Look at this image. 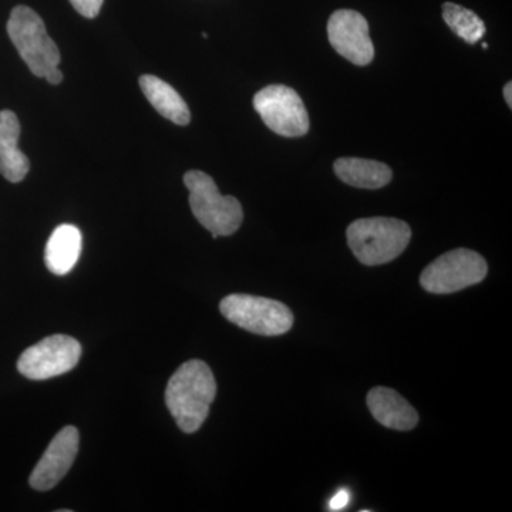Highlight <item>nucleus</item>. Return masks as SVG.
Listing matches in <instances>:
<instances>
[{"label":"nucleus","mask_w":512,"mask_h":512,"mask_svg":"<svg viewBox=\"0 0 512 512\" xmlns=\"http://www.w3.org/2000/svg\"><path fill=\"white\" fill-rule=\"evenodd\" d=\"M217 394V382L210 366L202 360H188L171 376L165 403L184 433L201 429Z\"/></svg>","instance_id":"nucleus-1"},{"label":"nucleus","mask_w":512,"mask_h":512,"mask_svg":"<svg viewBox=\"0 0 512 512\" xmlns=\"http://www.w3.org/2000/svg\"><path fill=\"white\" fill-rule=\"evenodd\" d=\"M349 248L363 265L392 262L403 254L412 239V229L396 218H362L346 231Z\"/></svg>","instance_id":"nucleus-2"},{"label":"nucleus","mask_w":512,"mask_h":512,"mask_svg":"<svg viewBox=\"0 0 512 512\" xmlns=\"http://www.w3.org/2000/svg\"><path fill=\"white\" fill-rule=\"evenodd\" d=\"M185 187L190 191L192 214L212 238L235 234L244 220L239 201L231 195H222L210 175L191 170L184 175Z\"/></svg>","instance_id":"nucleus-3"},{"label":"nucleus","mask_w":512,"mask_h":512,"mask_svg":"<svg viewBox=\"0 0 512 512\" xmlns=\"http://www.w3.org/2000/svg\"><path fill=\"white\" fill-rule=\"evenodd\" d=\"M8 35L30 72L45 79L50 70L59 67V47L47 35L45 22L28 6H16L8 20Z\"/></svg>","instance_id":"nucleus-4"},{"label":"nucleus","mask_w":512,"mask_h":512,"mask_svg":"<svg viewBox=\"0 0 512 512\" xmlns=\"http://www.w3.org/2000/svg\"><path fill=\"white\" fill-rule=\"evenodd\" d=\"M220 311L229 322L256 335L281 336L293 326L288 306L261 296L234 293L222 299Z\"/></svg>","instance_id":"nucleus-5"},{"label":"nucleus","mask_w":512,"mask_h":512,"mask_svg":"<svg viewBox=\"0 0 512 512\" xmlns=\"http://www.w3.org/2000/svg\"><path fill=\"white\" fill-rule=\"evenodd\" d=\"M487 262L471 249L460 248L439 256L420 276L424 291L446 295L480 284L487 276Z\"/></svg>","instance_id":"nucleus-6"},{"label":"nucleus","mask_w":512,"mask_h":512,"mask_svg":"<svg viewBox=\"0 0 512 512\" xmlns=\"http://www.w3.org/2000/svg\"><path fill=\"white\" fill-rule=\"evenodd\" d=\"M254 107L262 121L282 137H302L309 131V114L299 94L272 84L255 94Z\"/></svg>","instance_id":"nucleus-7"},{"label":"nucleus","mask_w":512,"mask_h":512,"mask_svg":"<svg viewBox=\"0 0 512 512\" xmlns=\"http://www.w3.org/2000/svg\"><path fill=\"white\" fill-rule=\"evenodd\" d=\"M82 345L72 336L53 335L30 346L20 355V375L30 380H47L64 375L76 367Z\"/></svg>","instance_id":"nucleus-8"},{"label":"nucleus","mask_w":512,"mask_h":512,"mask_svg":"<svg viewBox=\"0 0 512 512\" xmlns=\"http://www.w3.org/2000/svg\"><path fill=\"white\" fill-rule=\"evenodd\" d=\"M330 45L340 56L357 66H367L375 57L369 23L355 10H336L328 23Z\"/></svg>","instance_id":"nucleus-9"},{"label":"nucleus","mask_w":512,"mask_h":512,"mask_svg":"<svg viewBox=\"0 0 512 512\" xmlns=\"http://www.w3.org/2000/svg\"><path fill=\"white\" fill-rule=\"evenodd\" d=\"M79 440V431L73 426L64 427L56 434L30 474L29 484L33 490L49 491L60 483L76 460Z\"/></svg>","instance_id":"nucleus-10"},{"label":"nucleus","mask_w":512,"mask_h":512,"mask_svg":"<svg viewBox=\"0 0 512 512\" xmlns=\"http://www.w3.org/2000/svg\"><path fill=\"white\" fill-rule=\"evenodd\" d=\"M367 407L373 417L387 429L409 431L419 423L412 404L389 387H375L367 394Z\"/></svg>","instance_id":"nucleus-11"},{"label":"nucleus","mask_w":512,"mask_h":512,"mask_svg":"<svg viewBox=\"0 0 512 512\" xmlns=\"http://www.w3.org/2000/svg\"><path fill=\"white\" fill-rule=\"evenodd\" d=\"M20 123L13 111H0V174L20 183L29 173V158L19 150Z\"/></svg>","instance_id":"nucleus-12"},{"label":"nucleus","mask_w":512,"mask_h":512,"mask_svg":"<svg viewBox=\"0 0 512 512\" xmlns=\"http://www.w3.org/2000/svg\"><path fill=\"white\" fill-rule=\"evenodd\" d=\"M82 232L72 224L57 227L46 244L45 262L52 274L63 276L69 274L82 254Z\"/></svg>","instance_id":"nucleus-13"},{"label":"nucleus","mask_w":512,"mask_h":512,"mask_svg":"<svg viewBox=\"0 0 512 512\" xmlns=\"http://www.w3.org/2000/svg\"><path fill=\"white\" fill-rule=\"evenodd\" d=\"M140 87L151 106L165 119L173 121L178 126L190 124V109L183 97L170 84L153 74H144L140 77Z\"/></svg>","instance_id":"nucleus-14"},{"label":"nucleus","mask_w":512,"mask_h":512,"mask_svg":"<svg viewBox=\"0 0 512 512\" xmlns=\"http://www.w3.org/2000/svg\"><path fill=\"white\" fill-rule=\"evenodd\" d=\"M335 173L343 183L366 190H379L392 181L389 165L365 158L345 157L336 160Z\"/></svg>","instance_id":"nucleus-15"},{"label":"nucleus","mask_w":512,"mask_h":512,"mask_svg":"<svg viewBox=\"0 0 512 512\" xmlns=\"http://www.w3.org/2000/svg\"><path fill=\"white\" fill-rule=\"evenodd\" d=\"M443 19L448 28L470 45L477 43L485 35L483 20L473 10L463 8L456 3L447 2L443 5Z\"/></svg>","instance_id":"nucleus-16"},{"label":"nucleus","mask_w":512,"mask_h":512,"mask_svg":"<svg viewBox=\"0 0 512 512\" xmlns=\"http://www.w3.org/2000/svg\"><path fill=\"white\" fill-rule=\"evenodd\" d=\"M104 0H70L73 8L87 19H94L100 13Z\"/></svg>","instance_id":"nucleus-17"},{"label":"nucleus","mask_w":512,"mask_h":512,"mask_svg":"<svg viewBox=\"0 0 512 512\" xmlns=\"http://www.w3.org/2000/svg\"><path fill=\"white\" fill-rule=\"evenodd\" d=\"M349 493L346 490L339 491L335 497L330 501V510L339 511L345 508L349 504Z\"/></svg>","instance_id":"nucleus-18"},{"label":"nucleus","mask_w":512,"mask_h":512,"mask_svg":"<svg viewBox=\"0 0 512 512\" xmlns=\"http://www.w3.org/2000/svg\"><path fill=\"white\" fill-rule=\"evenodd\" d=\"M45 79L50 84H60L63 82V74L60 72L59 67H55V69L50 70V72L46 74Z\"/></svg>","instance_id":"nucleus-19"},{"label":"nucleus","mask_w":512,"mask_h":512,"mask_svg":"<svg viewBox=\"0 0 512 512\" xmlns=\"http://www.w3.org/2000/svg\"><path fill=\"white\" fill-rule=\"evenodd\" d=\"M504 99L507 101L508 107L512 109V83L508 82L504 86Z\"/></svg>","instance_id":"nucleus-20"}]
</instances>
